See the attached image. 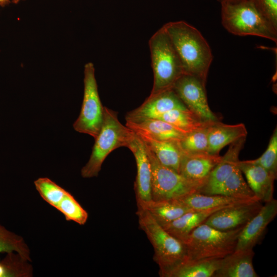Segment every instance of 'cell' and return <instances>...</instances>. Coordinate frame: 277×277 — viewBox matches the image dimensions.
Instances as JSON below:
<instances>
[{
    "label": "cell",
    "instance_id": "1",
    "mask_svg": "<svg viewBox=\"0 0 277 277\" xmlns=\"http://www.w3.org/2000/svg\"><path fill=\"white\" fill-rule=\"evenodd\" d=\"M163 26L181 61L184 73L206 83L213 55L201 33L183 21L169 22Z\"/></svg>",
    "mask_w": 277,
    "mask_h": 277
},
{
    "label": "cell",
    "instance_id": "2",
    "mask_svg": "<svg viewBox=\"0 0 277 277\" xmlns=\"http://www.w3.org/2000/svg\"><path fill=\"white\" fill-rule=\"evenodd\" d=\"M136 214L140 228L153 246V260L159 266L160 276L168 277L188 259L184 244L169 233L146 210L137 209Z\"/></svg>",
    "mask_w": 277,
    "mask_h": 277
},
{
    "label": "cell",
    "instance_id": "3",
    "mask_svg": "<svg viewBox=\"0 0 277 277\" xmlns=\"http://www.w3.org/2000/svg\"><path fill=\"white\" fill-rule=\"evenodd\" d=\"M134 135L133 131L120 122L117 112L104 107L102 127L94 138L89 161L81 169L82 176H97L107 156L119 147L127 148Z\"/></svg>",
    "mask_w": 277,
    "mask_h": 277
},
{
    "label": "cell",
    "instance_id": "4",
    "mask_svg": "<svg viewBox=\"0 0 277 277\" xmlns=\"http://www.w3.org/2000/svg\"><path fill=\"white\" fill-rule=\"evenodd\" d=\"M221 5L222 24L229 32L240 36H258L277 43V29L260 12L252 0Z\"/></svg>",
    "mask_w": 277,
    "mask_h": 277
},
{
    "label": "cell",
    "instance_id": "5",
    "mask_svg": "<svg viewBox=\"0 0 277 277\" xmlns=\"http://www.w3.org/2000/svg\"><path fill=\"white\" fill-rule=\"evenodd\" d=\"M153 84L150 95L172 89L184 73L181 61L164 26L149 41Z\"/></svg>",
    "mask_w": 277,
    "mask_h": 277
},
{
    "label": "cell",
    "instance_id": "6",
    "mask_svg": "<svg viewBox=\"0 0 277 277\" xmlns=\"http://www.w3.org/2000/svg\"><path fill=\"white\" fill-rule=\"evenodd\" d=\"M243 227L223 231L204 223L195 228L183 242L188 259H221L233 252Z\"/></svg>",
    "mask_w": 277,
    "mask_h": 277
},
{
    "label": "cell",
    "instance_id": "7",
    "mask_svg": "<svg viewBox=\"0 0 277 277\" xmlns=\"http://www.w3.org/2000/svg\"><path fill=\"white\" fill-rule=\"evenodd\" d=\"M145 148L151 168L153 201L174 200L200 192L202 186L162 165L149 149L146 146Z\"/></svg>",
    "mask_w": 277,
    "mask_h": 277
},
{
    "label": "cell",
    "instance_id": "8",
    "mask_svg": "<svg viewBox=\"0 0 277 277\" xmlns=\"http://www.w3.org/2000/svg\"><path fill=\"white\" fill-rule=\"evenodd\" d=\"M84 76L83 103L80 115L73 127L77 132L95 138L102 127L104 107L100 98L94 66L92 62L85 65Z\"/></svg>",
    "mask_w": 277,
    "mask_h": 277
},
{
    "label": "cell",
    "instance_id": "9",
    "mask_svg": "<svg viewBox=\"0 0 277 277\" xmlns=\"http://www.w3.org/2000/svg\"><path fill=\"white\" fill-rule=\"evenodd\" d=\"M206 83L200 78L183 74L174 83L172 89L190 111L205 122H216L218 117L208 103Z\"/></svg>",
    "mask_w": 277,
    "mask_h": 277
},
{
    "label": "cell",
    "instance_id": "10",
    "mask_svg": "<svg viewBox=\"0 0 277 277\" xmlns=\"http://www.w3.org/2000/svg\"><path fill=\"white\" fill-rule=\"evenodd\" d=\"M262 206L256 201L227 206L212 213L204 223L223 231L235 230L243 227Z\"/></svg>",
    "mask_w": 277,
    "mask_h": 277
},
{
    "label": "cell",
    "instance_id": "11",
    "mask_svg": "<svg viewBox=\"0 0 277 277\" xmlns=\"http://www.w3.org/2000/svg\"><path fill=\"white\" fill-rule=\"evenodd\" d=\"M127 148L132 152L136 162L134 190L137 208H141L152 200L151 166L145 145L135 133Z\"/></svg>",
    "mask_w": 277,
    "mask_h": 277
},
{
    "label": "cell",
    "instance_id": "12",
    "mask_svg": "<svg viewBox=\"0 0 277 277\" xmlns=\"http://www.w3.org/2000/svg\"><path fill=\"white\" fill-rule=\"evenodd\" d=\"M187 108L179 98L172 89L154 95H149L139 107L127 112V122H137L147 118H156L174 109Z\"/></svg>",
    "mask_w": 277,
    "mask_h": 277
},
{
    "label": "cell",
    "instance_id": "13",
    "mask_svg": "<svg viewBox=\"0 0 277 277\" xmlns=\"http://www.w3.org/2000/svg\"><path fill=\"white\" fill-rule=\"evenodd\" d=\"M277 214V201L265 202L259 212L243 227L235 250L253 249L262 239L268 225Z\"/></svg>",
    "mask_w": 277,
    "mask_h": 277
},
{
    "label": "cell",
    "instance_id": "14",
    "mask_svg": "<svg viewBox=\"0 0 277 277\" xmlns=\"http://www.w3.org/2000/svg\"><path fill=\"white\" fill-rule=\"evenodd\" d=\"M246 138H240L230 144L226 153L211 172L200 193L207 195L218 194L223 182L238 166L239 154Z\"/></svg>",
    "mask_w": 277,
    "mask_h": 277
},
{
    "label": "cell",
    "instance_id": "15",
    "mask_svg": "<svg viewBox=\"0 0 277 277\" xmlns=\"http://www.w3.org/2000/svg\"><path fill=\"white\" fill-rule=\"evenodd\" d=\"M238 166L247 180V183L261 202L271 200L274 182L276 179L266 169L251 160L239 161Z\"/></svg>",
    "mask_w": 277,
    "mask_h": 277
},
{
    "label": "cell",
    "instance_id": "16",
    "mask_svg": "<svg viewBox=\"0 0 277 277\" xmlns=\"http://www.w3.org/2000/svg\"><path fill=\"white\" fill-rule=\"evenodd\" d=\"M221 157L222 156L219 154L183 153L179 173L186 179L203 187L211 172L220 161Z\"/></svg>",
    "mask_w": 277,
    "mask_h": 277
},
{
    "label": "cell",
    "instance_id": "17",
    "mask_svg": "<svg viewBox=\"0 0 277 277\" xmlns=\"http://www.w3.org/2000/svg\"><path fill=\"white\" fill-rule=\"evenodd\" d=\"M253 249L234 250L221 259L213 277H258L253 266Z\"/></svg>",
    "mask_w": 277,
    "mask_h": 277
},
{
    "label": "cell",
    "instance_id": "18",
    "mask_svg": "<svg viewBox=\"0 0 277 277\" xmlns=\"http://www.w3.org/2000/svg\"><path fill=\"white\" fill-rule=\"evenodd\" d=\"M247 131L243 123L225 124L219 121L212 123L208 128V153L219 154L227 145L246 137Z\"/></svg>",
    "mask_w": 277,
    "mask_h": 277
},
{
    "label": "cell",
    "instance_id": "19",
    "mask_svg": "<svg viewBox=\"0 0 277 277\" xmlns=\"http://www.w3.org/2000/svg\"><path fill=\"white\" fill-rule=\"evenodd\" d=\"M126 126L136 133L159 141L179 142L187 134L172 125L158 118H147L137 122L126 121Z\"/></svg>",
    "mask_w": 277,
    "mask_h": 277
},
{
    "label": "cell",
    "instance_id": "20",
    "mask_svg": "<svg viewBox=\"0 0 277 277\" xmlns=\"http://www.w3.org/2000/svg\"><path fill=\"white\" fill-rule=\"evenodd\" d=\"M136 134L162 165L179 173L180 165L183 153L179 142L159 141L143 134Z\"/></svg>",
    "mask_w": 277,
    "mask_h": 277
},
{
    "label": "cell",
    "instance_id": "21",
    "mask_svg": "<svg viewBox=\"0 0 277 277\" xmlns=\"http://www.w3.org/2000/svg\"><path fill=\"white\" fill-rule=\"evenodd\" d=\"M227 206H229L190 211L176 220L161 226L171 235L184 242L190 233L195 228L203 224L210 215Z\"/></svg>",
    "mask_w": 277,
    "mask_h": 277
},
{
    "label": "cell",
    "instance_id": "22",
    "mask_svg": "<svg viewBox=\"0 0 277 277\" xmlns=\"http://www.w3.org/2000/svg\"><path fill=\"white\" fill-rule=\"evenodd\" d=\"M174 200L193 210H205L259 201L237 199L220 194L207 195L200 192L192 193Z\"/></svg>",
    "mask_w": 277,
    "mask_h": 277
},
{
    "label": "cell",
    "instance_id": "23",
    "mask_svg": "<svg viewBox=\"0 0 277 277\" xmlns=\"http://www.w3.org/2000/svg\"><path fill=\"white\" fill-rule=\"evenodd\" d=\"M137 209L146 210L161 225L169 223L186 212L193 210L176 200H152L143 208Z\"/></svg>",
    "mask_w": 277,
    "mask_h": 277
},
{
    "label": "cell",
    "instance_id": "24",
    "mask_svg": "<svg viewBox=\"0 0 277 277\" xmlns=\"http://www.w3.org/2000/svg\"><path fill=\"white\" fill-rule=\"evenodd\" d=\"M221 259L189 260L172 270L168 277H212Z\"/></svg>",
    "mask_w": 277,
    "mask_h": 277
},
{
    "label": "cell",
    "instance_id": "25",
    "mask_svg": "<svg viewBox=\"0 0 277 277\" xmlns=\"http://www.w3.org/2000/svg\"><path fill=\"white\" fill-rule=\"evenodd\" d=\"M165 121L188 133L207 127L214 122H205L188 109H174L156 118Z\"/></svg>",
    "mask_w": 277,
    "mask_h": 277
},
{
    "label": "cell",
    "instance_id": "26",
    "mask_svg": "<svg viewBox=\"0 0 277 277\" xmlns=\"http://www.w3.org/2000/svg\"><path fill=\"white\" fill-rule=\"evenodd\" d=\"M218 194L237 199L260 201L245 181L238 166L223 182Z\"/></svg>",
    "mask_w": 277,
    "mask_h": 277
},
{
    "label": "cell",
    "instance_id": "27",
    "mask_svg": "<svg viewBox=\"0 0 277 277\" xmlns=\"http://www.w3.org/2000/svg\"><path fill=\"white\" fill-rule=\"evenodd\" d=\"M14 252L7 253L0 261V277H22L32 276L31 266Z\"/></svg>",
    "mask_w": 277,
    "mask_h": 277
},
{
    "label": "cell",
    "instance_id": "28",
    "mask_svg": "<svg viewBox=\"0 0 277 277\" xmlns=\"http://www.w3.org/2000/svg\"><path fill=\"white\" fill-rule=\"evenodd\" d=\"M208 127L188 133L179 142L180 148L184 154H200L209 153Z\"/></svg>",
    "mask_w": 277,
    "mask_h": 277
},
{
    "label": "cell",
    "instance_id": "29",
    "mask_svg": "<svg viewBox=\"0 0 277 277\" xmlns=\"http://www.w3.org/2000/svg\"><path fill=\"white\" fill-rule=\"evenodd\" d=\"M11 252L27 261H31L30 250L23 238L0 224V254Z\"/></svg>",
    "mask_w": 277,
    "mask_h": 277
},
{
    "label": "cell",
    "instance_id": "30",
    "mask_svg": "<svg viewBox=\"0 0 277 277\" xmlns=\"http://www.w3.org/2000/svg\"><path fill=\"white\" fill-rule=\"evenodd\" d=\"M34 184L42 198L55 208L68 192L48 177H39Z\"/></svg>",
    "mask_w": 277,
    "mask_h": 277
},
{
    "label": "cell",
    "instance_id": "31",
    "mask_svg": "<svg viewBox=\"0 0 277 277\" xmlns=\"http://www.w3.org/2000/svg\"><path fill=\"white\" fill-rule=\"evenodd\" d=\"M56 209L64 215L66 220L80 225H85L88 218L87 212L68 191Z\"/></svg>",
    "mask_w": 277,
    "mask_h": 277
},
{
    "label": "cell",
    "instance_id": "32",
    "mask_svg": "<svg viewBox=\"0 0 277 277\" xmlns=\"http://www.w3.org/2000/svg\"><path fill=\"white\" fill-rule=\"evenodd\" d=\"M266 169L276 179L277 176V129L274 130L265 152L259 158L251 160Z\"/></svg>",
    "mask_w": 277,
    "mask_h": 277
},
{
    "label": "cell",
    "instance_id": "33",
    "mask_svg": "<svg viewBox=\"0 0 277 277\" xmlns=\"http://www.w3.org/2000/svg\"><path fill=\"white\" fill-rule=\"evenodd\" d=\"M260 12L277 29V0H252Z\"/></svg>",
    "mask_w": 277,
    "mask_h": 277
},
{
    "label": "cell",
    "instance_id": "34",
    "mask_svg": "<svg viewBox=\"0 0 277 277\" xmlns=\"http://www.w3.org/2000/svg\"><path fill=\"white\" fill-rule=\"evenodd\" d=\"M220 3H237L245 0H218Z\"/></svg>",
    "mask_w": 277,
    "mask_h": 277
},
{
    "label": "cell",
    "instance_id": "35",
    "mask_svg": "<svg viewBox=\"0 0 277 277\" xmlns=\"http://www.w3.org/2000/svg\"><path fill=\"white\" fill-rule=\"evenodd\" d=\"M10 0H0V5L1 6H5L10 3Z\"/></svg>",
    "mask_w": 277,
    "mask_h": 277
},
{
    "label": "cell",
    "instance_id": "36",
    "mask_svg": "<svg viewBox=\"0 0 277 277\" xmlns=\"http://www.w3.org/2000/svg\"><path fill=\"white\" fill-rule=\"evenodd\" d=\"M22 1L24 0H12L11 2L14 4H17Z\"/></svg>",
    "mask_w": 277,
    "mask_h": 277
}]
</instances>
